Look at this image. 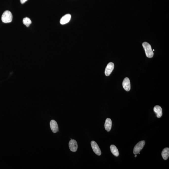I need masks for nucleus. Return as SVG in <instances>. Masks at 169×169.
I'll return each instance as SVG.
<instances>
[{
  "mask_svg": "<svg viewBox=\"0 0 169 169\" xmlns=\"http://www.w3.org/2000/svg\"><path fill=\"white\" fill-rule=\"evenodd\" d=\"M13 16L12 13L8 10L5 11L1 17V20L4 23H9L12 22Z\"/></svg>",
  "mask_w": 169,
  "mask_h": 169,
  "instance_id": "1",
  "label": "nucleus"
},
{
  "mask_svg": "<svg viewBox=\"0 0 169 169\" xmlns=\"http://www.w3.org/2000/svg\"><path fill=\"white\" fill-rule=\"evenodd\" d=\"M143 46L145 51L147 57L148 58H152L154 55V53L150 44L145 42L143 43Z\"/></svg>",
  "mask_w": 169,
  "mask_h": 169,
  "instance_id": "2",
  "label": "nucleus"
},
{
  "mask_svg": "<svg viewBox=\"0 0 169 169\" xmlns=\"http://www.w3.org/2000/svg\"><path fill=\"white\" fill-rule=\"evenodd\" d=\"M145 144V142L144 141H142L138 143L136 145L133 150V153L135 154H137L143 149Z\"/></svg>",
  "mask_w": 169,
  "mask_h": 169,
  "instance_id": "3",
  "label": "nucleus"
},
{
  "mask_svg": "<svg viewBox=\"0 0 169 169\" xmlns=\"http://www.w3.org/2000/svg\"><path fill=\"white\" fill-rule=\"evenodd\" d=\"M122 86L123 88L126 91H129L131 89V83L129 79L128 78H126L124 79L122 82Z\"/></svg>",
  "mask_w": 169,
  "mask_h": 169,
  "instance_id": "4",
  "label": "nucleus"
},
{
  "mask_svg": "<svg viewBox=\"0 0 169 169\" xmlns=\"http://www.w3.org/2000/svg\"><path fill=\"white\" fill-rule=\"evenodd\" d=\"M91 145L92 148L94 152L98 155H100L101 154L100 149L99 146L97 143L94 141H92L91 142Z\"/></svg>",
  "mask_w": 169,
  "mask_h": 169,
  "instance_id": "5",
  "label": "nucleus"
},
{
  "mask_svg": "<svg viewBox=\"0 0 169 169\" xmlns=\"http://www.w3.org/2000/svg\"><path fill=\"white\" fill-rule=\"evenodd\" d=\"M114 64L112 62H110L108 64L105 70V74L106 76H109L111 74L114 70Z\"/></svg>",
  "mask_w": 169,
  "mask_h": 169,
  "instance_id": "6",
  "label": "nucleus"
},
{
  "mask_svg": "<svg viewBox=\"0 0 169 169\" xmlns=\"http://www.w3.org/2000/svg\"><path fill=\"white\" fill-rule=\"evenodd\" d=\"M69 147L71 151L74 152L76 151L78 147L76 141L74 139H71L69 143Z\"/></svg>",
  "mask_w": 169,
  "mask_h": 169,
  "instance_id": "7",
  "label": "nucleus"
},
{
  "mask_svg": "<svg viewBox=\"0 0 169 169\" xmlns=\"http://www.w3.org/2000/svg\"><path fill=\"white\" fill-rule=\"evenodd\" d=\"M50 128L53 133H56L59 130L58 124L55 120H52L50 122Z\"/></svg>",
  "mask_w": 169,
  "mask_h": 169,
  "instance_id": "8",
  "label": "nucleus"
},
{
  "mask_svg": "<svg viewBox=\"0 0 169 169\" xmlns=\"http://www.w3.org/2000/svg\"><path fill=\"white\" fill-rule=\"evenodd\" d=\"M71 15L69 14H66L64 16L60 21V23L61 24L64 25L68 23L71 19Z\"/></svg>",
  "mask_w": 169,
  "mask_h": 169,
  "instance_id": "9",
  "label": "nucleus"
},
{
  "mask_svg": "<svg viewBox=\"0 0 169 169\" xmlns=\"http://www.w3.org/2000/svg\"><path fill=\"white\" fill-rule=\"evenodd\" d=\"M112 125V122L111 119L109 118H107L106 119L105 124V129L106 131L108 132L111 131Z\"/></svg>",
  "mask_w": 169,
  "mask_h": 169,
  "instance_id": "10",
  "label": "nucleus"
},
{
  "mask_svg": "<svg viewBox=\"0 0 169 169\" xmlns=\"http://www.w3.org/2000/svg\"><path fill=\"white\" fill-rule=\"evenodd\" d=\"M154 112L156 114L157 117L158 118H160L162 117V109L161 107L159 106H156L154 107Z\"/></svg>",
  "mask_w": 169,
  "mask_h": 169,
  "instance_id": "11",
  "label": "nucleus"
},
{
  "mask_svg": "<svg viewBox=\"0 0 169 169\" xmlns=\"http://www.w3.org/2000/svg\"><path fill=\"white\" fill-rule=\"evenodd\" d=\"M162 155L165 160L168 159L169 157V148L167 147L164 148L162 152Z\"/></svg>",
  "mask_w": 169,
  "mask_h": 169,
  "instance_id": "12",
  "label": "nucleus"
},
{
  "mask_svg": "<svg viewBox=\"0 0 169 169\" xmlns=\"http://www.w3.org/2000/svg\"><path fill=\"white\" fill-rule=\"evenodd\" d=\"M110 149H111V152L115 156L118 157L119 156V152H118V149L115 145H111L110 146Z\"/></svg>",
  "mask_w": 169,
  "mask_h": 169,
  "instance_id": "13",
  "label": "nucleus"
},
{
  "mask_svg": "<svg viewBox=\"0 0 169 169\" xmlns=\"http://www.w3.org/2000/svg\"><path fill=\"white\" fill-rule=\"evenodd\" d=\"M23 22L24 24L28 27L32 23V21L30 18H28V17H26L23 19Z\"/></svg>",
  "mask_w": 169,
  "mask_h": 169,
  "instance_id": "14",
  "label": "nucleus"
},
{
  "mask_svg": "<svg viewBox=\"0 0 169 169\" xmlns=\"http://www.w3.org/2000/svg\"><path fill=\"white\" fill-rule=\"evenodd\" d=\"M28 0H20V2L21 4H24Z\"/></svg>",
  "mask_w": 169,
  "mask_h": 169,
  "instance_id": "15",
  "label": "nucleus"
},
{
  "mask_svg": "<svg viewBox=\"0 0 169 169\" xmlns=\"http://www.w3.org/2000/svg\"><path fill=\"white\" fill-rule=\"evenodd\" d=\"M135 157H136L137 156V155H136V154H135Z\"/></svg>",
  "mask_w": 169,
  "mask_h": 169,
  "instance_id": "16",
  "label": "nucleus"
},
{
  "mask_svg": "<svg viewBox=\"0 0 169 169\" xmlns=\"http://www.w3.org/2000/svg\"><path fill=\"white\" fill-rule=\"evenodd\" d=\"M153 50V51H154V50Z\"/></svg>",
  "mask_w": 169,
  "mask_h": 169,
  "instance_id": "17",
  "label": "nucleus"
}]
</instances>
